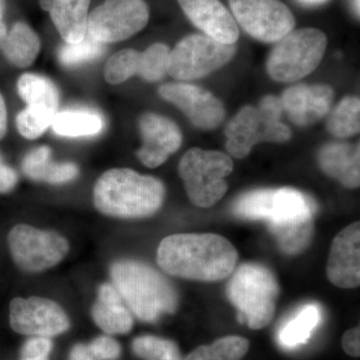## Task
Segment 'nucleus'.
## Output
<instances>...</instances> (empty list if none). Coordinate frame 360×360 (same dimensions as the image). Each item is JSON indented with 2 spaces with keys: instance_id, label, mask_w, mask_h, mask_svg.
I'll list each match as a JSON object with an SVG mask.
<instances>
[{
  "instance_id": "f257e3e1",
  "label": "nucleus",
  "mask_w": 360,
  "mask_h": 360,
  "mask_svg": "<svg viewBox=\"0 0 360 360\" xmlns=\"http://www.w3.org/2000/svg\"><path fill=\"white\" fill-rule=\"evenodd\" d=\"M232 212L243 219L264 220L285 255H300L309 248L314 236L316 205L297 189L248 191L234 201Z\"/></svg>"
},
{
  "instance_id": "f03ea898",
  "label": "nucleus",
  "mask_w": 360,
  "mask_h": 360,
  "mask_svg": "<svg viewBox=\"0 0 360 360\" xmlns=\"http://www.w3.org/2000/svg\"><path fill=\"white\" fill-rule=\"evenodd\" d=\"M156 259L170 276L217 283L234 271L238 255L231 241L219 234L179 233L161 241Z\"/></svg>"
},
{
  "instance_id": "7ed1b4c3",
  "label": "nucleus",
  "mask_w": 360,
  "mask_h": 360,
  "mask_svg": "<svg viewBox=\"0 0 360 360\" xmlns=\"http://www.w3.org/2000/svg\"><path fill=\"white\" fill-rule=\"evenodd\" d=\"M165 195L160 180L129 168L104 172L94 191L97 210L120 219H142L155 214L162 205Z\"/></svg>"
},
{
  "instance_id": "20e7f679",
  "label": "nucleus",
  "mask_w": 360,
  "mask_h": 360,
  "mask_svg": "<svg viewBox=\"0 0 360 360\" xmlns=\"http://www.w3.org/2000/svg\"><path fill=\"white\" fill-rule=\"evenodd\" d=\"M110 276L123 302L141 321L155 322L161 315L176 310V290L149 265L136 260H118L111 265Z\"/></svg>"
},
{
  "instance_id": "39448f33",
  "label": "nucleus",
  "mask_w": 360,
  "mask_h": 360,
  "mask_svg": "<svg viewBox=\"0 0 360 360\" xmlns=\"http://www.w3.org/2000/svg\"><path fill=\"white\" fill-rule=\"evenodd\" d=\"M278 293L276 276L262 264L240 265L227 283V298L238 309V321L255 330L271 322Z\"/></svg>"
},
{
  "instance_id": "423d86ee",
  "label": "nucleus",
  "mask_w": 360,
  "mask_h": 360,
  "mask_svg": "<svg viewBox=\"0 0 360 360\" xmlns=\"http://www.w3.org/2000/svg\"><path fill=\"white\" fill-rule=\"evenodd\" d=\"M283 113L281 98L274 96H264L258 108H241L225 129L227 151L240 160L260 142L288 141L291 131L281 122Z\"/></svg>"
},
{
  "instance_id": "0eeeda50",
  "label": "nucleus",
  "mask_w": 360,
  "mask_h": 360,
  "mask_svg": "<svg viewBox=\"0 0 360 360\" xmlns=\"http://www.w3.org/2000/svg\"><path fill=\"white\" fill-rule=\"evenodd\" d=\"M232 170L231 156L221 151L201 148L189 149L179 165L189 200L202 208L210 207L224 198L229 188L225 179Z\"/></svg>"
},
{
  "instance_id": "6e6552de",
  "label": "nucleus",
  "mask_w": 360,
  "mask_h": 360,
  "mask_svg": "<svg viewBox=\"0 0 360 360\" xmlns=\"http://www.w3.org/2000/svg\"><path fill=\"white\" fill-rule=\"evenodd\" d=\"M328 39L316 28L292 30L276 41L267 59V72L279 82H293L307 77L319 65Z\"/></svg>"
},
{
  "instance_id": "1a4fd4ad",
  "label": "nucleus",
  "mask_w": 360,
  "mask_h": 360,
  "mask_svg": "<svg viewBox=\"0 0 360 360\" xmlns=\"http://www.w3.org/2000/svg\"><path fill=\"white\" fill-rule=\"evenodd\" d=\"M236 51V44H221L205 34L189 35L170 51L167 73L182 82L198 79L229 63Z\"/></svg>"
},
{
  "instance_id": "9d476101",
  "label": "nucleus",
  "mask_w": 360,
  "mask_h": 360,
  "mask_svg": "<svg viewBox=\"0 0 360 360\" xmlns=\"http://www.w3.org/2000/svg\"><path fill=\"white\" fill-rule=\"evenodd\" d=\"M144 0H105L89 13L87 34L103 44L122 41L148 25Z\"/></svg>"
},
{
  "instance_id": "9b49d317",
  "label": "nucleus",
  "mask_w": 360,
  "mask_h": 360,
  "mask_svg": "<svg viewBox=\"0 0 360 360\" xmlns=\"http://www.w3.org/2000/svg\"><path fill=\"white\" fill-rule=\"evenodd\" d=\"M8 245L15 264L30 272L51 269L59 264L68 251V240L60 234L26 224L11 229Z\"/></svg>"
},
{
  "instance_id": "f8f14e48",
  "label": "nucleus",
  "mask_w": 360,
  "mask_h": 360,
  "mask_svg": "<svg viewBox=\"0 0 360 360\" xmlns=\"http://www.w3.org/2000/svg\"><path fill=\"white\" fill-rule=\"evenodd\" d=\"M229 4L236 22L259 41H278L295 30V16L281 0H229Z\"/></svg>"
},
{
  "instance_id": "ddd939ff",
  "label": "nucleus",
  "mask_w": 360,
  "mask_h": 360,
  "mask_svg": "<svg viewBox=\"0 0 360 360\" xmlns=\"http://www.w3.org/2000/svg\"><path fill=\"white\" fill-rule=\"evenodd\" d=\"M9 322L23 335L52 338L70 329V321L60 305L46 298H14L9 305Z\"/></svg>"
},
{
  "instance_id": "4468645a",
  "label": "nucleus",
  "mask_w": 360,
  "mask_h": 360,
  "mask_svg": "<svg viewBox=\"0 0 360 360\" xmlns=\"http://www.w3.org/2000/svg\"><path fill=\"white\" fill-rule=\"evenodd\" d=\"M160 96L186 113L201 129H217L225 116L224 104L207 90L196 85L167 84L160 87Z\"/></svg>"
},
{
  "instance_id": "2eb2a0df",
  "label": "nucleus",
  "mask_w": 360,
  "mask_h": 360,
  "mask_svg": "<svg viewBox=\"0 0 360 360\" xmlns=\"http://www.w3.org/2000/svg\"><path fill=\"white\" fill-rule=\"evenodd\" d=\"M143 144L137 156L146 167L155 168L181 146L182 135L176 124L165 116L146 113L139 120Z\"/></svg>"
},
{
  "instance_id": "dca6fc26",
  "label": "nucleus",
  "mask_w": 360,
  "mask_h": 360,
  "mask_svg": "<svg viewBox=\"0 0 360 360\" xmlns=\"http://www.w3.org/2000/svg\"><path fill=\"white\" fill-rule=\"evenodd\" d=\"M360 224L348 225L333 239L326 267L331 283L340 288L360 284Z\"/></svg>"
},
{
  "instance_id": "f3484780",
  "label": "nucleus",
  "mask_w": 360,
  "mask_h": 360,
  "mask_svg": "<svg viewBox=\"0 0 360 360\" xmlns=\"http://www.w3.org/2000/svg\"><path fill=\"white\" fill-rule=\"evenodd\" d=\"M194 26L224 44H236L239 37L238 23L220 0H177Z\"/></svg>"
},
{
  "instance_id": "a211bd4d",
  "label": "nucleus",
  "mask_w": 360,
  "mask_h": 360,
  "mask_svg": "<svg viewBox=\"0 0 360 360\" xmlns=\"http://www.w3.org/2000/svg\"><path fill=\"white\" fill-rule=\"evenodd\" d=\"M335 91L326 84H297L283 92V111L297 125L312 124L328 115Z\"/></svg>"
},
{
  "instance_id": "6ab92c4d",
  "label": "nucleus",
  "mask_w": 360,
  "mask_h": 360,
  "mask_svg": "<svg viewBox=\"0 0 360 360\" xmlns=\"http://www.w3.org/2000/svg\"><path fill=\"white\" fill-rule=\"evenodd\" d=\"M91 0H39V6L51 14L52 22L66 44H78L87 32Z\"/></svg>"
},
{
  "instance_id": "aec40b11",
  "label": "nucleus",
  "mask_w": 360,
  "mask_h": 360,
  "mask_svg": "<svg viewBox=\"0 0 360 360\" xmlns=\"http://www.w3.org/2000/svg\"><path fill=\"white\" fill-rule=\"evenodd\" d=\"M323 172L338 179L348 188H356L360 184L359 144L329 143L317 155Z\"/></svg>"
},
{
  "instance_id": "412c9836",
  "label": "nucleus",
  "mask_w": 360,
  "mask_h": 360,
  "mask_svg": "<svg viewBox=\"0 0 360 360\" xmlns=\"http://www.w3.org/2000/svg\"><path fill=\"white\" fill-rule=\"evenodd\" d=\"M91 315L96 326L108 335H125L134 326L132 315L112 284L104 283L98 288Z\"/></svg>"
},
{
  "instance_id": "4be33fe9",
  "label": "nucleus",
  "mask_w": 360,
  "mask_h": 360,
  "mask_svg": "<svg viewBox=\"0 0 360 360\" xmlns=\"http://www.w3.org/2000/svg\"><path fill=\"white\" fill-rule=\"evenodd\" d=\"M18 94L26 108L53 118L58 113L59 92L51 80L40 75L25 73L18 82Z\"/></svg>"
},
{
  "instance_id": "5701e85b",
  "label": "nucleus",
  "mask_w": 360,
  "mask_h": 360,
  "mask_svg": "<svg viewBox=\"0 0 360 360\" xmlns=\"http://www.w3.org/2000/svg\"><path fill=\"white\" fill-rule=\"evenodd\" d=\"M39 35L25 22L14 23L4 39H0V49L6 58L18 68L32 65L40 51Z\"/></svg>"
},
{
  "instance_id": "b1692460",
  "label": "nucleus",
  "mask_w": 360,
  "mask_h": 360,
  "mask_svg": "<svg viewBox=\"0 0 360 360\" xmlns=\"http://www.w3.org/2000/svg\"><path fill=\"white\" fill-rule=\"evenodd\" d=\"M321 319L322 309L317 303L303 305L279 329L277 335L279 345L288 349L305 345Z\"/></svg>"
},
{
  "instance_id": "393cba45",
  "label": "nucleus",
  "mask_w": 360,
  "mask_h": 360,
  "mask_svg": "<svg viewBox=\"0 0 360 360\" xmlns=\"http://www.w3.org/2000/svg\"><path fill=\"white\" fill-rule=\"evenodd\" d=\"M51 127L60 136H89L101 131L103 120L97 113L90 111H63L54 115Z\"/></svg>"
},
{
  "instance_id": "a878e982",
  "label": "nucleus",
  "mask_w": 360,
  "mask_h": 360,
  "mask_svg": "<svg viewBox=\"0 0 360 360\" xmlns=\"http://www.w3.org/2000/svg\"><path fill=\"white\" fill-rule=\"evenodd\" d=\"M250 341L238 335L224 336L208 345H200L184 360H241L250 350Z\"/></svg>"
},
{
  "instance_id": "bb28decb",
  "label": "nucleus",
  "mask_w": 360,
  "mask_h": 360,
  "mask_svg": "<svg viewBox=\"0 0 360 360\" xmlns=\"http://www.w3.org/2000/svg\"><path fill=\"white\" fill-rule=\"evenodd\" d=\"M328 129L336 137H349L360 130V101L359 97L347 96L331 111Z\"/></svg>"
},
{
  "instance_id": "cd10ccee",
  "label": "nucleus",
  "mask_w": 360,
  "mask_h": 360,
  "mask_svg": "<svg viewBox=\"0 0 360 360\" xmlns=\"http://www.w3.org/2000/svg\"><path fill=\"white\" fill-rule=\"evenodd\" d=\"M134 354L143 360H182L174 341L153 335H142L132 341Z\"/></svg>"
},
{
  "instance_id": "c85d7f7f",
  "label": "nucleus",
  "mask_w": 360,
  "mask_h": 360,
  "mask_svg": "<svg viewBox=\"0 0 360 360\" xmlns=\"http://www.w3.org/2000/svg\"><path fill=\"white\" fill-rule=\"evenodd\" d=\"M105 44L89 34L78 44H65L58 51V60L65 66H77L101 58L105 53Z\"/></svg>"
},
{
  "instance_id": "c756f323",
  "label": "nucleus",
  "mask_w": 360,
  "mask_h": 360,
  "mask_svg": "<svg viewBox=\"0 0 360 360\" xmlns=\"http://www.w3.org/2000/svg\"><path fill=\"white\" fill-rule=\"evenodd\" d=\"M141 52L123 49L113 54L104 66V78L110 84H120L139 75Z\"/></svg>"
},
{
  "instance_id": "7c9ffc66",
  "label": "nucleus",
  "mask_w": 360,
  "mask_h": 360,
  "mask_svg": "<svg viewBox=\"0 0 360 360\" xmlns=\"http://www.w3.org/2000/svg\"><path fill=\"white\" fill-rule=\"evenodd\" d=\"M170 49L167 44H155L141 52L139 59V75L146 82H160L168 70Z\"/></svg>"
},
{
  "instance_id": "2f4dec72",
  "label": "nucleus",
  "mask_w": 360,
  "mask_h": 360,
  "mask_svg": "<svg viewBox=\"0 0 360 360\" xmlns=\"http://www.w3.org/2000/svg\"><path fill=\"white\" fill-rule=\"evenodd\" d=\"M52 118L26 108L18 113L16 125L18 131L27 139H35L51 125Z\"/></svg>"
},
{
  "instance_id": "473e14b6",
  "label": "nucleus",
  "mask_w": 360,
  "mask_h": 360,
  "mask_svg": "<svg viewBox=\"0 0 360 360\" xmlns=\"http://www.w3.org/2000/svg\"><path fill=\"white\" fill-rule=\"evenodd\" d=\"M51 162V150L49 146L33 149L22 161V170L28 179L41 181Z\"/></svg>"
},
{
  "instance_id": "72a5a7b5",
  "label": "nucleus",
  "mask_w": 360,
  "mask_h": 360,
  "mask_svg": "<svg viewBox=\"0 0 360 360\" xmlns=\"http://www.w3.org/2000/svg\"><path fill=\"white\" fill-rule=\"evenodd\" d=\"M89 347L98 360H116L122 354L120 343L111 336H98L89 343Z\"/></svg>"
},
{
  "instance_id": "f704fd0d",
  "label": "nucleus",
  "mask_w": 360,
  "mask_h": 360,
  "mask_svg": "<svg viewBox=\"0 0 360 360\" xmlns=\"http://www.w3.org/2000/svg\"><path fill=\"white\" fill-rule=\"evenodd\" d=\"M78 172L79 170L75 163H54L51 161L42 180L52 184H65V182L75 179L77 176Z\"/></svg>"
},
{
  "instance_id": "c9c22d12",
  "label": "nucleus",
  "mask_w": 360,
  "mask_h": 360,
  "mask_svg": "<svg viewBox=\"0 0 360 360\" xmlns=\"http://www.w3.org/2000/svg\"><path fill=\"white\" fill-rule=\"evenodd\" d=\"M52 347V341L49 338L42 336H33L26 340L21 348V359H40V357H49Z\"/></svg>"
},
{
  "instance_id": "e433bc0d",
  "label": "nucleus",
  "mask_w": 360,
  "mask_h": 360,
  "mask_svg": "<svg viewBox=\"0 0 360 360\" xmlns=\"http://www.w3.org/2000/svg\"><path fill=\"white\" fill-rule=\"evenodd\" d=\"M342 347L347 354L352 357L360 356V329L357 328L349 329L342 336Z\"/></svg>"
},
{
  "instance_id": "4c0bfd02",
  "label": "nucleus",
  "mask_w": 360,
  "mask_h": 360,
  "mask_svg": "<svg viewBox=\"0 0 360 360\" xmlns=\"http://www.w3.org/2000/svg\"><path fill=\"white\" fill-rule=\"evenodd\" d=\"M18 184V174L13 168L0 165V193L11 191Z\"/></svg>"
},
{
  "instance_id": "58836bf2",
  "label": "nucleus",
  "mask_w": 360,
  "mask_h": 360,
  "mask_svg": "<svg viewBox=\"0 0 360 360\" xmlns=\"http://www.w3.org/2000/svg\"><path fill=\"white\" fill-rule=\"evenodd\" d=\"M68 360H98L96 355L92 354L89 345L84 343H78L70 350Z\"/></svg>"
},
{
  "instance_id": "ea45409f",
  "label": "nucleus",
  "mask_w": 360,
  "mask_h": 360,
  "mask_svg": "<svg viewBox=\"0 0 360 360\" xmlns=\"http://www.w3.org/2000/svg\"><path fill=\"white\" fill-rule=\"evenodd\" d=\"M7 130V111L4 96L0 94V139H4Z\"/></svg>"
},
{
  "instance_id": "a19ab883",
  "label": "nucleus",
  "mask_w": 360,
  "mask_h": 360,
  "mask_svg": "<svg viewBox=\"0 0 360 360\" xmlns=\"http://www.w3.org/2000/svg\"><path fill=\"white\" fill-rule=\"evenodd\" d=\"M300 4H304V6H317V4H323L328 0H297Z\"/></svg>"
},
{
  "instance_id": "79ce46f5",
  "label": "nucleus",
  "mask_w": 360,
  "mask_h": 360,
  "mask_svg": "<svg viewBox=\"0 0 360 360\" xmlns=\"http://www.w3.org/2000/svg\"><path fill=\"white\" fill-rule=\"evenodd\" d=\"M7 32H8V30H7L6 22H4V18H0V39H4Z\"/></svg>"
},
{
  "instance_id": "37998d69",
  "label": "nucleus",
  "mask_w": 360,
  "mask_h": 360,
  "mask_svg": "<svg viewBox=\"0 0 360 360\" xmlns=\"http://www.w3.org/2000/svg\"><path fill=\"white\" fill-rule=\"evenodd\" d=\"M352 4H354L355 13H356L357 16H359V0H352Z\"/></svg>"
},
{
  "instance_id": "c03bdc74",
  "label": "nucleus",
  "mask_w": 360,
  "mask_h": 360,
  "mask_svg": "<svg viewBox=\"0 0 360 360\" xmlns=\"http://www.w3.org/2000/svg\"><path fill=\"white\" fill-rule=\"evenodd\" d=\"M4 9H6L4 0H0V18H4Z\"/></svg>"
},
{
  "instance_id": "a18cd8bd",
  "label": "nucleus",
  "mask_w": 360,
  "mask_h": 360,
  "mask_svg": "<svg viewBox=\"0 0 360 360\" xmlns=\"http://www.w3.org/2000/svg\"><path fill=\"white\" fill-rule=\"evenodd\" d=\"M20 360H49V357H40V359H21Z\"/></svg>"
},
{
  "instance_id": "49530a36",
  "label": "nucleus",
  "mask_w": 360,
  "mask_h": 360,
  "mask_svg": "<svg viewBox=\"0 0 360 360\" xmlns=\"http://www.w3.org/2000/svg\"><path fill=\"white\" fill-rule=\"evenodd\" d=\"M0 165H2L1 155H0Z\"/></svg>"
}]
</instances>
